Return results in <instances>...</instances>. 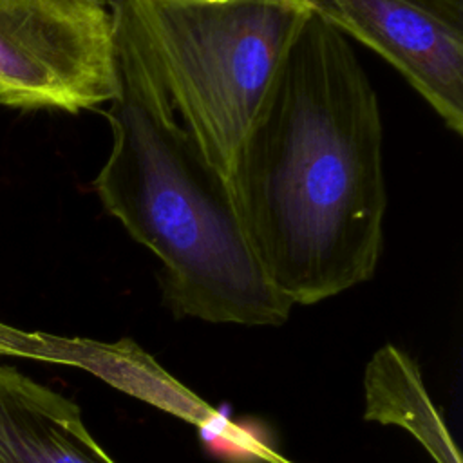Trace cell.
I'll return each mask as SVG.
<instances>
[{"label":"cell","instance_id":"cell-1","mask_svg":"<svg viewBox=\"0 0 463 463\" xmlns=\"http://www.w3.org/2000/svg\"><path fill=\"white\" fill-rule=\"evenodd\" d=\"M382 141L367 72L320 9L286 52L226 175L255 257L293 306L374 275L387 210Z\"/></svg>","mask_w":463,"mask_h":463},{"label":"cell","instance_id":"cell-2","mask_svg":"<svg viewBox=\"0 0 463 463\" xmlns=\"http://www.w3.org/2000/svg\"><path fill=\"white\" fill-rule=\"evenodd\" d=\"M112 22L119 90L105 110L112 141L94 179L105 212L159 259L175 317L282 324L293 304L255 257L226 177L181 125L134 38Z\"/></svg>","mask_w":463,"mask_h":463},{"label":"cell","instance_id":"cell-3","mask_svg":"<svg viewBox=\"0 0 463 463\" xmlns=\"http://www.w3.org/2000/svg\"><path fill=\"white\" fill-rule=\"evenodd\" d=\"M320 0H114L170 107L224 177Z\"/></svg>","mask_w":463,"mask_h":463},{"label":"cell","instance_id":"cell-4","mask_svg":"<svg viewBox=\"0 0 463 463\" xmlns=\"http://www.w3.org/2000/svg\"><path fill=\"white\" fill-rule=\"evenodd\" d=\"M119 90L114 22L83 0H0V105L78 114Z\"/></svg>","mask_w":463,"mask_h":463},{"label":"cell","instance_id":"cell-5","mask_svg":"<svg viewBox=\"0 0 463 463\" xmlns=\"http://www.w3.org/2000/svg\"><path fill=\"white\" fill-rule=\"evenodd\" d=\"M347 36L378 52L430 105L445 127L463 132V0H320Z\"/></svg>","mask_w":463,"mask_h":463},{"label":"cell","instance_id":"cell-6","mask_svg":"<svg viewBox=\"0 0 463 463\" xmlns=\"http://www.w3.org/2000/svg\"><path fill=\"white\" fill-rule=\"evenodd\" d=\"M0 463H116L80 407L13 365H0Z\"/></svg>","mask_w":463,"mask_h":463},{"label":"cell","instance_id":"cell-7","mask_svg":"<svg viewBox=\"0 0 463 463\" xmlns=\"http://www.w3.org/2000/svg\"><path fill=\"white\" fill-rule=\"evenodd\" d=\"M0 356L81 367L118 389L197 425H203L217 412L170 378L146 353L128 340L101 344L42 331H24L0 322Z\"/></svg>","mask_w":463,"mask_h":463},{"label":"cell","instance_id":"cell-8","mask_svg":"<svg viewBox=\"0 0 463 463\" xmlns=\"http://www.w3.org/2000/svg\"><path fill=\"white\" fill-rule=\"evenodd\" d=\"M364 387L367 421L409 430L436 463H461L458 447L423 385L421 373L407 353L394 345L378 349L367 364Z\"/></svg>","mask_w":463,"mask_h":463},{"label":"cell","instance_id":"cell-9","mask_svg":"<svg viewBox=\"0 0 463 463\" xmlns=\"http://www.w3.org/2000/svg\"><path fill=\"white\" fill-rule=\"evenodd\" d=\"M83 2H87L90 5H96V7H101V9H109V11L114 4V0H83Z\"/></svg>","mask_w":463,"mask_h":463}]
</instances>
